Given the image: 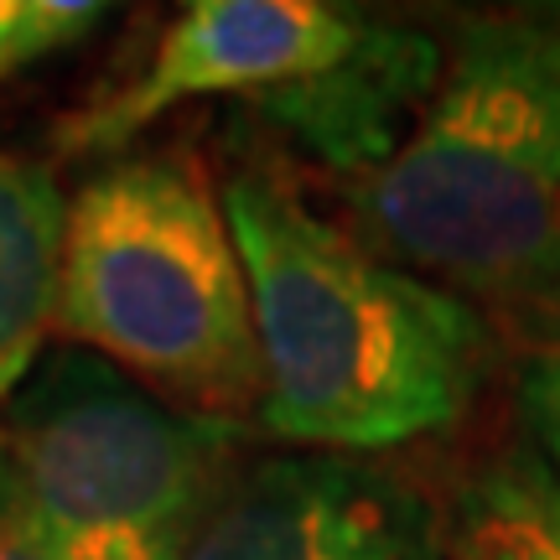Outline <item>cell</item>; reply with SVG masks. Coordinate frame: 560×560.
Wrapping results in <instances>:
<instances>
[{
  "mask_svg": "<svg viewBox=\"0 0 560 560\" xmlns=\"http://www.w3.org/2000/svg\"><path fill=\"white\" fill-rule=\"evenodd\" d=\"M219 192L249 280L270 436L348 457L472 410L488 332L467 301L380 260L270 161L234 166Z\"/></svg>",
  "mask_w": 560,
  "mask_h": 560,
  "instance_id": "cell-1",
  "label": "cell"
},
{
  "mask_svg": "<svg viewBox=\"0 0 560 560\" xmlns=\"http://www.w3.org/2000/svg\"><path fill=\"white\" fill-rule=\"evenodd\" d=\"M348 208L380 260L529 317L560 280V5L462 21L416 130Z\"/></svg>",
  "mask_w": 560,
  "mask_h": 560,
  "instance_id": "cell-2",
  "label": "cell"
},
{
  "mask_svg": "<svg viewBox=\"0 0 560 560\" xmlns=\"http://www.w3.org/2000/svg\"><path fill=\"white\" fill-rule=\"evenodd\" d=\"M52 327L166 405L234 425L260 410L249 280L192 151L115 156L68 198Z\"/></svg>",
  "mask_w": 560,
  "mask_h": 560,
  "instance_id": "cell-3",
  "label": "cell"
},
{
  "mask_svg": "<svg viewBox=\"0 0 560 560\" xmlns=\"http://www.w3.org/2000/svg\"><path fill=\"white\" fill-rule=\"evenodd\" d=\"M234 420L166 405L83 348L0 405V452L68 560H177L234 467Z\"/></svg>",
  "mask_w": 560,
  "mask_h": 560,
  "instance_id": "cell-4",
  "label": "cell"
},
{
  "mask_svg": "<svg viewBox=\"0 0 560 560\" xmlns=\"http://www.w3.org/2000/svg\"><path fill=\"white\" fill-rule=\"evenodd\" d=\"M369 21L327 0H192L156 52L100 100L58 120V156H120L187 100H265L353 52Z\"/></svg>",
  "mask_w": 560,
  "mask_h": 560,
  "instance_id": "cell-5",
  "label": "cell"
},
{
  "mask_svg": "<svg viewBox=\"0 0 560 560\" xmlns=\"http://www.w3.org/2000/svg\"><path fill=\"white\" fill-rule=\"evenodd\" d=\"M436 529L400 482L353 457H270L234 472L177 560H431Z\"/></svg>",
  "mask_w": 560,
  "mask_h": 560,
  "instance_id": "cell-6",
  "label": "cell"
},
{
  "mask_svg": "<svg viewBox=\"0 0 560 560\" xmlns=\"http://www.w3.org/2000/svg\"><path fill=\"white\" fill-rule=\"evenodd\" d=\"M441 58L446 47L431 32L369 21L348 58L265 94L255 109L280 140H291V151L353 187L380 172L416 130L425 100L436 94Z\"/></svg>",
  "mask_w": 560,
  "mask_h": 560,
  "instance_id": "cell-7",
  "label": "cell"
},
{
  "mask_svg": "<svg viewBox=\"0 0 560 560\" xmlns=\"http://www.w3.org/2000/svg\"><path fill=\"white\" fill-rule=\"evenodd\" d=\"M68 202L52 166L0 151V405L16 395L58 317Z\"/></svg>",
  "mask_w": 560,
  "mask_h": 560,
  "instance_id": "cell-8",
  "label": "cell"
},
{
  "mask_svg": "<svg viewBox=\"0 0 560 560\" xmlns=\"http://www.w3.org/2000/svg\"><path fill=\"white\" fill-rule=\"evenodd\" d=\"M431 560H560V478L540 452H503L467 472Z\"/></svg>",
  "mask_w": 560,
  "mask_h": 560,
  "instance_id": "cell-9",
  "label": "cell"
},
{
  "mask_svg": "<svg viewBox=\"0 0 560 560\" xmlns=\"http://www.w3.org/2000/svg\"><path fill=\"white\" fill-rule=\"evenodd\" d=\"M109 5L100 0H0V83L37 68L62 47L100 32Z\"/></svg>",
  "mask_w": 560,
  "mask_h": 560,
  "instance_id": "cell-10",
  "label": "cell"
},
{
  "mask_svg": "<svg viewBox=\"0 0 560 560\" xmlns=\"http://www.w3.org/2000/svg\"><path fill=\"white\" fill-rule=\"evenodd\" d=\"M520 410L540 446V457L560 478V280L524 317V363H520Z\"/></svg>",
  "mask_w": 560,
  "mask_h": 560,
  "instance_id": "cell-11",
  "label": "cell"
},
{
  "mask_svg": "<svg viewBox=\"0 0 560 560\" xmlns=\"http://www.w3.org/2000/svg\"><path fill=\"white\" fill-rule=\"evenodd\" d=\"M0 560H68L58 535L37 514L32 493L21 488L16 467L0 452Z\"/></svg>",
  "mask_w": 560,
  "mask_h": 560,
  "instance_id": "cell-12",
  "label": "cell"
}]
</instances>
